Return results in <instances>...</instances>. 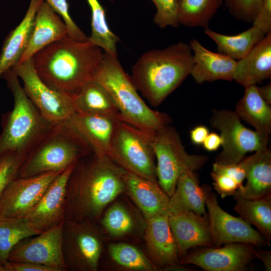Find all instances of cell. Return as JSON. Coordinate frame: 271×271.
Segmentation results:
<instances>
[{"label": "cell", "instance_id": "38", "mask_svg": "<svg viewBox=\"0 0 271 271\" xmlns=\"http://www.w3.org/2000/svg\"><path fill=\"white\" fill-rule=\"evenodd\" d=\"M263 0H226L230 13L236 19L251 23Z\"/></svg>", "mask_w": 271, "mask_h": 271}, {"label": "cell", "instance_id": "36", "mask_svg": "<svg viewBox=\"0 0 271 271\" xmlns=\"http://www.w3.org/2000/svg\"><path fill=\"white\" fill-rule=\"evenodd\" d=\"M24 159L12 152L0 154V198L10 182L17 177Z\"/></svg>", "mask_w": 271, "mask_h": 271}, {"label": "cell", "instance_id": "27", "mask_svg": "<svg viewBox=\"0 0 271 271\" xmlns=\"http://www.w3.org/2000/svg\"><path fill=\"white\" fill-rule=\"evenodd\" d=\"M259 95L257 86L245 87L243 96L234 111L240 119L253 126L256 131L269 136L271 133V106Z\"/></svg>", "mask_w": 271, "mask_h": 271}, {"label": "cell", "instance_id": "35", "mask_svg": "<svg viewBox=\"0 0 271 271\" xmlns=\"http://www.w3.org/2000/svg\"><path fill=\"white\" fill-rule=\"evenodd\" d=\"M20 218L0 219V260L8 261L9 254L19 241L35 235Z\"/></svg>", "mask_w": 271, "mask_h": 271}, {"label": "cell", "instance_id": "5", "mask_svg": "<svg viewBox=\"0 0 271 271\" xmlns=\"http://www.w3.org/2000/svg\"><path fill=\"white\" fill-rule=\"evenodd\" d=\"M1 77L13 94L14 104L13 109L2 116L0 154L12 152L25 158L53 124L42 116L28 97L12 69Z\"/></svg>", "mask_w": 271, "mask_h": 271}, {"label": "cell", "instance_id": "43", "mask_svg": "<svg viewBox=\"0 0 271 271\" xmlns=\"http://www.w3.org/2000/svg\"><path fill=\"white\" fill-rule=\"evenodd\" d=\"M3 266L5 271H57L51 267L29 262L8 261Z\"/></svg>", "mask_w": 271, "mask_h": 271}, {"label": "cell", "instance_id": "13", "mask_svg": "<svg viewBox=\"0 0 271 271\" xmlns=\"http://www.w3.org/2000/svg\"><path fill=\"white\" fill-rule=\"evenodd\" d=\"M63 222L19 241L10 251L8 261L32 262L67 271L62 249Z\"/></svg>", "mask_w": 271, "mask_h": 271}, {"label": "cell", "instance_id": "20", "mask_svg": "<svg viewBox=\"0 0 271 271\" xmlns=\"http://www.w3.org/2000/svg\"><path fill=\"white\" fill-rule=\"evenodd\" d=\"M70 36L65 23L46 2L38 8L27 46L20 62L31 59L49 45Z\"/></svg>", "mask_w": 271, "mask_h": 271}, {"label": "cell", "instance_id": "34", "mask_svg": "<svg viewBox=\"0 0 271 271\" xmlns=\"http://www.w3.org/2000/svg\"><path fill=\"white\" fill-rule=\"evenodd\" d=\"M108 251L112 259L124 268L140 271L160 270L144 253L132 245L125 243L111 244Z\"/></svg>", "mask_w": 271, "mask_h": 271}, {"label": "cell", "instance_id": "29", "mask_svg": "<svg viewBox=\"0 0 271 271\" xmlns=\"http://www.w3.org/2000/svg\"><path fill=\"white\" fill-rule=\"evenodd\" d=\"M205 33L216 43L219 53L235 61L245 57L266 35L255 26L235 35H226L205 29Z\"/></svg>", "mask_w": 271, "mask_h": 271}, {"label": "cell", "instance_id": "16", "mask_svg": "<svg viewBox=\"0 0 271 271\" xmlns=\"http://www.w3.org/2000/svg\"><path fill=\"white\" fill-rule=\"evenodd\" d=\"M62 171L29 177H16L0 198V219L22 217L37 203L51 182Z\"/></svg>", "mask_w": 271, "mask_h": 271}, {"label": "cell", "instance_id": "14", "mask_svg": "<svg viewBox=\"0 0 271 271\" xmlns=\"http://www.w3.org/2000/svg\"><path fill=\"white\" fill-rule=\"evenodd\" d=\"M255 246L241 242L218 247H201L187 253L179 259L183 265H195L206 271H243L256 258Z\"/></svg>", "mask_w": 271, "mask_h": 271}, {"label": "cell", "instance_id": "23", "mask_svg": "<svg viewBox=\"0 0 271 271\" xmlns=\"http://www.w3.org/2000/svg\"><path fill=\"white\" fill-rule=\"evenodd\" d=\"M271 77V32L241 59L236 61L233 80L244 87Z\"/></svg>", "mask_w": 271, "mask_h": 271}, {"label": "cell", "instance_id": "25", "mask_svg": "<svg viewBox=\"0 0 271 271\" xmlns=\"http://www.w3.org/2000/svg\"><path fill=\"white\" fill-rule=\"evenodd\" d=\"M168 207L170 214L192 211L208 217L204 193L196 172L187 171L180 175Z\"/></svg>", "mask_w": 271, "mask_h": 271}, {"label": "cell", "instance_id": "19", "mask_svg": "<svg viewBox=\"0 0 271 271\" xmlns=\"http://www.w3.org/2000/svg\"><path fill=\"white\" fill-rule=\"evenodd\" d=\"M179 258L191 248L213 246L208 217L189 211L169 216Z\"/></svg>", "mask_w": 271, "mask_h": 271}, {"label": "cell", "instance_id": "10", "mask_svg": "<svg viewBox=\"0 0 271 271\" xmlns=\"http://www.w3.org/2000/svg\"><path fill=\"white\" fill-rule=\"evenodd\" d=\"M103 235L97 222L64 219L62 249L67 271H96L103 250Z\"/></svg>", "mask_w": 271, "mask_h": 271}, {"label": "cell", "instance_id": "15", "mask_svg": "<svg viewBox=\"0 0 271 271\" xmlns=\"http://www.w3.org/2000/svg\"><path fill=\"white\" fill-rule=\"evenodd\" d=\"M74 164L60 173L37 203L20 217L36 235L64 220L66 185Z\"/></svg>", "mask_w": 271, "mask_h": 271}, {"label": "cell", "instance_id": "21", "mask_svg": "<svg viewBox=\"0 0 271 271\" xmlns=\"http://www.w3.org/2000/svg\"><path fill=\"white\" fill-rule=\"evenodd\" d=\"M190 45L193 58L190 75L197 83L233 80L236 61L221 53L209 50L196 39L192 40Z\"/></svg>", "mask_w": 271, "mask_h": 271}, {"label": "cell", "instance_id": "33", "mask_svg": "<svg viewBox=\"0 0 271 271\" xmlns=\"http://www.w3.org/2000/svg\"><path fill=\"white\" fill-rule=\"evenodd\" d=\"M101 224L105 232L115 237L131 234L138 226L134 214L119 202L114 203L108 208L101 219Z\"/></svg>", "mask_w": 271, "mask_h": 271}, {"label": "cell", "instance_id": "44", "mask_svg": "<svg viewBox=\"0 0 271 271\" xmlns=\"http://www.w3.org/2000/svg\"><path fill=\"white\" fill-rule=\"evenodd\" d=\"M209 133V130L207 126L202 125L196 126L190 131L191 141L194 145H201Z\"/></svg>", "mask_w": 271, "mask_h": 271}, {"label": "cell", "instance_id": "7", "mask_svg": "<svg viewBox=\"0 0 271 271\" xmlns=\"http://www.w3.org/2000/svg\"><path fill=\"white\" fill-rule=\"evenodd\" d=\"M151 140L158 182L169 197L181 174L200 170L208 160L206 155L188 153L178 132L169 125L152 133Z\"/></svg>", "mask_w": 271, "mask_h": 271}, {"label": "cell", "instance_id": "18", "mask_svg": "<svg viewBox=\"0 0 271 271\" xmlns=\"http://www.w3.org/2000/svg\"><path fill=\"white\" fill-rule=\"evenodd\" d=\"M120 115L110 116L75 112L68 119L75 131L93 153L108 156Z\"/></svg>", "mask_w": 271, "mask_h": 271}, {"label": "cell", "instance_id": "46", "mask_svg": "<svg viewBox=\"0 0 271 271\" xmlns=\"http://www.w3.org/2000/svg\"><path fill=\"white\" fill-rule=\"evenodd\" d=\"M256 258H259L263 262L266 270H271V252L262 249H255Z\"/></svg>", "mask_w": 271, "mask_h": 271}, {"label": "cell", "instance_id": "8", "mask_svg": "<svg viewBox=\"0 0 271 271\" xmlns=\"http://www.w3.org/2000/svg\"><path fill=\"white\" fill-rule=\"evenodd\" d=\"M151 133L120 120L108 156L127 172L158 182Z\"/></svg>", "mask_w": 271, "mask_h": 271}, {"label": "cell", "instance_id": "4", "mask_svg": "<svg viewBox=\"0 0 271 271\" xmlns=\"http://www.w3.org/2000/svg\"><path fill=\"white\" fill-rule=\"evenodd\" d=\"M93 80L107 91L122 120L149 133H154L171 122L167 114L152 109L143 100L117 55L104 51Z\"/></svg>", "mask_w": 271, "mask_h": 271}, {"label": "cell", "instance_id": "45", "mask_svg": "<svg viewBox=\"0 0 271 271\" xmlns=\"http://www.w3.org/2000/svg\"><path fill=\"white\" fill-rule=\"evenodd\" d=\"M223 143L220 135L215 132H211L206 137L202 145L204 149L209 152H213L217 150Z\"/></svg>", "mask_w": 271, "mask_h": 271}, {"label": "cell", "instance_id": "3", "mask_svg": "<svg viewBox=\"0 0 271 271\" xmlns=\"http://www.w3.org/2000/svg\"><path fill=\"white\" fill-rule=\"evenodd\" d=\"M193 66L190 45L179 42L143 54L133 66L130 77L137 90L156 106L191 74Z\"/></svg>", "mask_w": 271, "mask_h": 271}, {"label": "cell", "instance_id": "47", "mask_svg": "<svg viewBox=\"0 0 271 271\" xmlns=\"http://www.w3.org/2000/svg\"><path fill=\"white\" fill-rule=\"evenodd\" d=\"M260 96L268 104H271V83L261 87H257Z\"/></svg>", "mask_w": 271, "mask_h": 271}, {"label": "cell", "instance_id": "30", "mask_svg": "<svg viewBox=\"0 0 271 271\" xmlns=\"http://www.w3.org/2000/svg\"><path fill=\"white\" fill-rule=\"evenodd\" d=\"M234 210L244 220L254 226L268 241L271 238V195L253 199L234 198Z\"/></svg>", "mask_w": 271, "mask_h": 271}, {"label": "cell", "instance_id": "37", "mask_svg": "<svg viewBox=\"0 0 271 271\" xmlns=\"http://www.w3.org/2000/svg\"><path fill=\"white\" fill-rule=\"evenodd\" d=\"M156 8L154 21L161 28L167 26L177 27L178 20V0H151Z\"/></svg>", "mask_w": 271, "mask_h": 271}, {"label": "cell", "instance_id": "6", "mask_svg": "<svg viewBox=\"0 0 271 271\" xmlns=\"http://www.w3.org/2000/svg\"><path fill=\"white\" fill-rule=\"evenodd\" d=\"M92 153L68 120L53 124L25 157L17 177L62 171Z\"/></svg>", "mask_w": 271, "mask_h": 271}, {"label": "cell", "instance_id": "22", "mask_svg": "<svg viewBox=\"0 0 271 271\" xmlns=\"http://www.w3.org/2000/svg\"><path fill=\"white\" fill-rule=\"evenodd\" d=\"M124 182L125 192L136 204L146 220L158 215L169 214L170 197L158 182L127 172Z\"/></svg>", "mask_w": 271, "mask_h": 271}, {"label": "cell", "instance_id": "12", "mask_svg": "<svg viewBox=\"0 0 271 271\" xmlns=\"http://www.w3.org/2000/svg\"><path fill=\"white\" fill-rule=\"evenodd\" d=\"M202 186L213 246L218 247L234 242L249 243L256 246L270 245L269 241L241 217H235L224 210L210 186L206 184Z\"/></svg>", "mask_w": 271, "mask_h": 271}, {"label": "cell", "instance_id": "39", "mask_svg": "<svg viewBox=\"0 0 271 271\" xmlns=\"http://www.w3.org/2000/svg\"><path fill=\"white\" fill-rule=\"evenodd\" d=\"M62 18L68 28L70 36L80 42L89 40V37L80 29L71 18L69 13V6L67 0H43Z\"/></svg>", "mask_w": 271, "mask_h": 271}, {"label": "cell", "instance_id": "32", "mask_svg": "<svg viewBox=\"0 0 271 271\" xmlns=\"http://www.w3.org/2000/svg\"><path fill=\"white\" fill-rule=\"evenodd\" d=\"M91 14V34L89 41L104 52L117 55L119 38L109 29L105 12L98 0H86Z\"/></svg>", "mask_w": 271, "mask_h": 271}, {"label": "cell", "instance_id": "17", "mask_svg": "<svg viewBox=\"0 0 271 271\" xmlns=\"http://www.w3.org/2000/svg\"><path fill=\"white\" fill-rule=\"evenodd\" d=\"M169 214L146 220L144 238L150 260L160 269L188 270L179 262L176 244L169 222Z\"/></svg>", "mask_w": 271, "mask_h": 271}, {"label": "cell", "instance_id": "41", "mask_svg": "<svg viewBox=\"0 0 271 271\" xmlns=\"http://www.w3.org/2000/svg\"><path fill=\"white\" fill-rule=\"evenodd\" d=\"M211 176L213 181L214 189L222 198L232 196L240 188L234 179L227 175L212 171Z\"/></svg>", "mask_w": 271, "mask_h": 271}, {"label": "cell", "instance_id": "1", "mask_svg": "<svg viewBox=\"0 0 271 271\" xmlns=\"http://www.w3.org/2000/svg\"><path fill=\"white\" fill-rule=\"evenodd\" d=\"M126 173L108 156L92 153L79 159L67 183L65 219L97 222L106 206L125 192Z\"/></svg>", "mask_w": 271, "mask_h": 271}, {"label": "cell", "instance_id": "24", "mask_svg": "<svg viewBox=\"0 0 271 271\" xmlns=\"http://www.w3.org/2000/svg\"><path fill=\"white\" fill-rule=\"evenodd\" d=\"M43 0H31L19 25L5 39L0 53V77L18 64L28 44L37 11Z\"/></svg>", "mask_w": 271, "mask_h": 271}, {"label": "cell", "instance_id": "31", "mask_svg": "<svg viewBox=\"0 0 271 271\" xmlns=\"http://www.w3.org/2000/svg\"><path fill=\"white\" fill-rule=\"evenodd\" d=\"M179 24L207 29L221 7L222 0H178Z\"/></svg>", "mask_w": 271, "mask_h": 271}, {"label": "cell", "instance_id": "28", "mask_svg": "<svg viewBox=\"0 0 271 271\" xmlns=\"http://www.w3.org/2000/svg\"><path fill=\"white\" fill-rule=\"evenodd\" d=\"M71 97L76 112L110 116L120 115L107 91L94 80L85 84L77 94Z\"/></svg>", "mask_w": 271, "mask_h": 271}, {"label": "cell", "instance_id": "9", "mask_svg": "<svg viewBox=\"0 0 271 271\" xmlns=\"http://www.w3.org/2000/svg\"><path fill=\"white\" fill-rule=\"evenodd\" d=\"M209 121L213 128L220 132L223 141L222 152L216 157L214 163L236 164L249 152L267 149L269 136L244 126L235 111L213 109Z\"/></svg>", "mask_w": 271, "mask_h": 271}, {"label": "cell", "instance_id": "2", "mask_svg": "<svg viewBox=\"0 0 271 271\" xmlns=\"http://www.w3.org/2000/svg\"><path fill=\"white\" fill-rule=\"evenodd\" d=\"M104 51L90 42L70 36L56 41L32 58L36 72L51 88L72 97L94 79Z\"/></svg>", "mask_w": 271, "mask_h": 271}, {"label": "cell", "instance_id": "42", "mask_svg": "<svg viewBox=\"0 0 271 271\" xmlns=\"http://www.w3.org/2000/svg\"><path fill=\"white\" fill-rule=\"evenodd\" d=\"M252 24L265 34L271 32V0H263Z\"/></svg>", "mask_w": 271, "mask_h": 271}, {"label": "cell", "instance_id": "26", "mask_svg": "<svg viewBox=\"0 0 271 271\" xmlns=\"http://www.w3.org/2000/svg\"><path fill=\"white\" fill-rule=\"evenodd\" d=\"M245 186L232 196L248 199L271 195V152L268 149L255 152L248 167Z\"/></svg>", "mask_w": 271, "mask_h": 271}, {"label": "cell", "instance_id": "48", "mask_svg": "<svg viewBox=\"0 0 271 271\" xmlns=\"http://www.w3.org/2000/svg\"><path fill=\"white\" fill-rule=\"evenodd\" d=\"M0 271H5L3 265L0 260Z\"/></svg>", "mask_w": 271, "mask_h": 271}, {"label": "cell", "instance_id": "40", "mask_svg": "<svg viewBox=\"0 0 271 271\" xmlns=\"http://www.w3.org/2000/svg\"><path fill=\"white\" fill-rule=\"evenodd\" d=\"M251 160L252 155L245 157L239 162L234 164L220 165L214 163L212 171L231 177L237 182L240 187L239 189H241L243 186V182L246 178Z\"/></svg>", "mask_w": 271, "mask_h": 271}, {"label": "cell", "instance_id": "11", "mask_svg": "<svg viewBox=\"0 0 271 271\" xmlns=\"http://www.w3.org/2000/svg\"><path fill=\"white\" fill-rule=\"evenodd\" d=\"M11 69L23 80V88L28 97L49 123L66 121L76 112L71 97L51 88L41 80L32 58L18 63Z\"/></svg>", "mask_w": 271, "mask_h": 271}]
</instances>
